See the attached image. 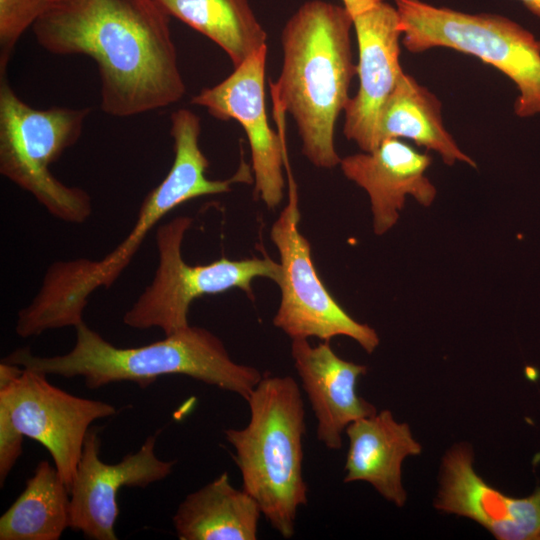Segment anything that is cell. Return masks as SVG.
Returning a JSON list of instances; mask_svg holds the SVG:
<instances>
[{
    "mask_svg": "<svg viewBox=\"0 0 540 540\" xmlns=\"http://www.w3.org/2000/svg\"><path fill=\"white\" fill-rule=\"evenodd\" d=\"M471 447L460 443L442 461L435 507L469 518L501 540H540V487L515 498L489 485L474 469Z\"/></svg>",
    "mask_w": 540,
    "mask_h": 540,
    "instance_id": "cell-14",
    "label": "cell"
},
{
    "mask_svg": "<svg viewBox=\"0 0 540 540\" xmlns=\"http://www.w3.org/2000/svg\"><path fill=\"white\" fill-rule=\"evenodd\" d=\"M90 112V108H33L1 76L0 173L67 223H83L91 216V197L54 177L49 165L78 141Z\"/></svg>",
    "mask_w": 540,
    "mask_h": 540,
    "instance_id": "cell-6",
    "label": "cell"
},
{
    "mask_svg": "<svg viewBox=\"0 0 540 540\" xmlns=\"http://www.w3.org/2000/svg\"><path fill=\"white\" fill-rule=\"evenodd\" d=\"M74 328L75 344L66 354L36 356L24 347L2 361L45 375L82 377L91 389L120 381L146 387L161 376L184 375L245 400L263 377L257 368L236 363L222 340L203 327L188 325L133 348L114 346L84 321Z\"/></svg>",
    "mask_w": 540,
    "mask_h": 540,
    "instance_id": "cell-3",
    "label": "cell"
},
{
    "mask_svg": "<svg viewBox=\"0 0 540 540\" xmlns=\"http://www.w3.org/2000/svg\"><path fill=\"white\" fill-rule=\"evenodd\" d=\"M288 202L270 230L279 252L281 300L275 327L292 340L315 337L323 341L346 336L372 353L380 339L374 328L351 317L334 299L314 267L309 241L299 230L297 186L287 167Z\"/></svg>",
    "mask_w": 540,
    "mask_h": 540,
    "instance_id": "cell-9",
    "label": "cell"
},
{
    "mask_svg": "<svg viewBox=\"0 0 540 540\" xmlns=\"http://www.w3.org/2000/svg\"><path fill=\"white\" fill-rule=\"evenodd\" d=\"M161 8L221 47L234 68L264 46L267 34L248 0H155Z\"/></svg>",
    "mask_w": 540,
    "mask_h": 540,
    "instance_id": "cell-21",
    "label": "cell"
},
{
    "mask_svg": "<svg viewBox=\"0 0 540 540\" xmlns=\"http://www.w3.org/2000/svg\"><path fill=\"white\" fill-rule=\"evenodd\" d=\"M266 56L267 46H264L235 67L223 81L202 89L191 103L206 108L215 118L240 123L250 145L255 194L267 208L274 209L283 199L285 186L282 170L287 160L285 112L274 104L279 127V133H275L265 109Z\"/></svg>",
    "mask_w": 540,
    "mask_h": 540,
    "instance_id": "cell-11",
    "label": "cell"
},
{
    "mask_svg": "<svg viewBox=\"0 0 540 540\" xmlns=\"http://www.w3.org/2000/svg\"><path fill=\"white\" fill-rule=\"evenodd\" d=\"M344 482L364 481L396 506H403L407 494L401 467L408 456L419 455L422 446L407 423L397 422L391 411L382 410L350 423Z\"/></svg>",
    "mask_w": 540,
    "mask_h": 540,
    "instance_id": "cell-17",
    "label": "cell"
},
{
    "mask_svg": "<svg viewBox=\"0 0 540 540\" xmlns=\"http://www.w3.org/2000/svg\"><path fill=\"white\" fill-rule=\"evenodd\" d=\"M191 225L190 217L178 216L157 228L158 265L150 284L123 316L128 327L159 328L168 335L189 325L190 305L201 296L239 288L253 298L251 283L256 278L265 277L278 284L280 263L266 255L188 264L182 256V244Z\"/></svg>",
    "mask_w": 540,
    "mask_h": 540,
    "instance_id": "cell-8",
    "label": "cell"
},
{
    "mask_svg": "<svg viewBox=\"0 0 540 540\" xmlns=\"http://www.w3.org/2000/svg\"><path fill=\"white\" fill-rule=\"evenodd\" d=\"M261 514L257 501L224 472L187 495L172 521L180 540H255Z\"/></svg>",
    "mask_w": 540,
    "mask_h": 540,
    "instance_id": "cell-18",
    "label": "cell"
},
{
    "mask_svg": "<svg viewBox=\"0 0 540 540\" xmlns=\"http://www.w3.org/2000/svg\"><path fill=\"white\" fill-rule=\"evenodd\" d=\"M352 27L353 17L343 5L311 0L282 30L283 61L277 82L271 84L273 104L294 119L302 154L318 168L331 169L341 161L334 134L357 74Z\"/></svg>",
    "mask_w": 540,
    "mask_h": 540,
    "instance_id": "cell-2",
    "label": "cell"
},
{
    "mask_svg": "<svg viewBox=\"0 0 540 540\" xmlns=\"http://www.w3.org/2000/svg\"><path fill=\"white\" fill-rule=\"evenodd\" d=\"M46 376L2 361L0 420L42 444L71 490L91 424L117 410L107 402L72 395L52 385Z\"/></svg>",
    "mask_w": 540,
    "mask_h": 540,
    "instance_id": "cell-10",
    "label": "cell"
},
{
    "mask_svg": "<svg viewBox=\"0 0 540 540\" xmlns=\"http://www.w3.org/2000/svg\"><path fill=\"white\" fill-rule=\"evenodd\" d=\"M201 194V184L190 170L172 166L147 194L133 227L110 253L99 260H61L47 268L38 292L18 312L17 335L28 338L82 323L90 296L117 281L156 224L170 211Z\"/></svg>",
    "mask_w": 540,
    "mask_h": 540,
    "instance_id": "cell-5",
    "label": "cell"
},
{
    "mask_svg": "<svg viewBox=\"0 0 540 540\" xmlns=\"http://www.w3.org/2000/svg\"><path fill=\"white\" fill-rule=\"evenodd\" d=\"M169 17L155 0H57L32 27L50 53L94 59L101 109L129 117L185 94Z\"/></svg>",
    "mask_w": 540,
    "mask_h": 540,
    "instance_id": "cell-1",
    "label": "cell"
},
{
    "mask_svg": "<svg viewBox=\"0 0 540 540\" xmlns=\"http://www.w3.org/2000/svg\"><path fill=\"white\" fill-rule=\"evenodd\" d=\"M291 355L317 421V439L328 449H340L347 426L377 412L356 390L367 367L339 357L329 341L312 346L308 339H293Z\"/></svg>",
    "mask_w": 540,
    "mask_h": 540,
    "instance_id": "cell-16",
    "label": "cell"
},
{
    "mask_svg": "<svg viewBox=\"0 0 540 540\" xmlns=\"http://www.w3.org/2000/svg\"><path fill=\"white\" fill-rule=\"evenodd\" d=\"M70 528V490L57 468L40 461L0 518L1 540H58Z\"/></svg>",
    "mask_w": 540,
    "mask_h": 540,
    "instance_id": "cell-20",
    "label": "cell"
},
{
    "mask_svg": "<svg viewBox=\"0 0 540 540\" xmlns=\"http://www.w3.org/2000/svg\"><path fill=\"white\" fill-rule=\"evenodd\" d=\"M157 436H149L135 453L115 464L100 457L98 429L87 431L81 457L70 490V528L93 540H116L118 492L124 487L145 488L168 477L174 461L155 454Z\"/></svg>",
    "mask_w": 540,
    "mask_h": 540,
    "instance_id": "cell-12",
    "label": "cell"
},
{
    "mask_svg": "<svg viewBox=\"0 0 540 540\" xmlns=\"http://www.w3.org/2000/svg\"><path fill=\"white\" fill-rule=\"evenodd\" d=\"M50 0H0V73H5L14 47L51 5Z\"/></svg>",
    "mask_w": 540,
    "mask_h": 540,
    "instance_id": "cell-22",
    "label": "cell"
},
{
    "mask_svg": "<svg viewBox=\"0 0 540 540\" xmlns=\"http://www.w3.org/2000/svg\"><path fill=\"white\" fill-rule=\"evenodd\" d=\"M394 3L409 52L445 47L473 55L516 84L517 116L540 114V41L531 32L500 15L468 14L421 0Z\"/></svg>",
    "mask_w": 540,
    "mask_h": 540,
    "instance_id": "cell-7",
    "label": "cell"
},
{
    "mask_svg": "<svg viewBox=\"0 0 540 540\" xmlns=\"http://www.w3.org/2000/svg\"><path fill=\"white\" fill-rule=\"evenodd\" d=\"M384 0H342L343 6L352 17L372 8Z\"/></svg>",
    "mask_w": 540,
    "mask_h": 540,
    "instance_id": "cell-23",
    "label": "cell"
},
{
    "mask_svg": "<svg viewBox=\"0 0 540 540\" xmlns=\"http://www.w3.org/2000/svg\"><path fill=\"white\" fill-rule=\"evenodd\" d=\"M431 163L427 153L388 138L370 152L341 158L339 165L345 177L368 194L373 231L381 236L397 224L407 196L424 207L433 204L437 189L425 174Z\"/></svg>",
    "mask_w": 540,
    "mask_h": 540,
    "instance_id": "cell-15",
    "label": "cell"
},
{
    "mask_svg": "<svg viewBox=\"0 0 540 540\" xmlns=\"http://www.w3.org/2000/svg\"><path fill=\"white\" fill-rule=\"evenodd\" d=\"M50 1L53 2V1H57V0H50Z\"/></svg>",
    "mask_w": 540,
    "mask_h": 540,
    "instance_id": "cell-25",
    "label": "cell"
},
{
    "mask_svg": "<svg viewBox=\"0 0 540 540\" xmlns=\"http://www.w3.org/2000/svg\"><path fill=\"white\" fill-rule=\"evenodd\" d=\"M359 62V89L345 110L343 132L363 152L377 148L380 112L401 74L399 18L395 6L384 1L353 17Z\"/></svg>",
    "mask_w": 540,
    "mask_h": 540,
    "instance_id": "cell-13",
    "label": "cell"
},
{
    "mask_svg": "<svg viewBox=\"0 0 540 540\" xmlns=\"http://www.w3.org/2000/svg\"><path fill=\"white\" fill-rule=\"evenodd\" d=\"M388 138L410 139L439 154L446 165L461 162L477 167L476 162L461 150L445 129L439 99L405 72L401 74L379 115L377 144Z\"/></svg>",
    "mask_w": 540,
    "mask_h": 540,
    "instance_id": "cell-19",
    "label": "cell"
},
{
    "mask_svg": "<svg viewBox=\"0 0 540 540\" xmlns=\"http://www.w3.org/2000/svg\"><path fill=\"white\" fill-rule=\"evenodd\" d=\"M250 419L243 429H226L242 489L252 496L271 527L294 536L298 509L306 505L303 477L305 407L290 376L263 375L246 399Z\"/></svg>",
    "mask_w": 540,
    "mask_h": 540,
    "instance_id": "cell-4",
    "label": "cell"
},
{
    "mask_svg": "<svg viewBox=\"0 0 540 540\" xmlns=\"http://www.w3.org/2000/svg\"><path fill=\"white\" fill-rule=\"evenodd\" d=\"M533 14L540 18V0H519Z\"/></svg>",
    "mask_w": 540,
    "mask_h": 540,
    "instance_id": "cell-24",
    "label": "cell"
}]
</instances>
